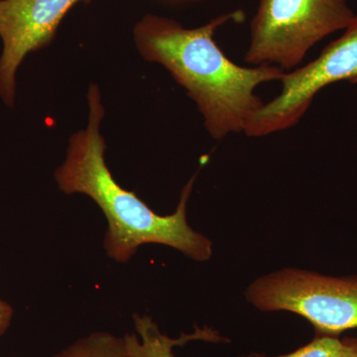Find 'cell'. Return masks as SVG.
Returning a JSON list of instances; mask_svg holds the SVG:
<instances>
[{
	"instance_id": "obj_1",
	"label": "cell",
	"mask_w": 357,
	"mask_h": 357,
	"mask_svg": "<svg viewBox=\"0 0 357 357\" xmlns=\"http://www.w3.org/2000/svg\"><path fill=\"white\" fill-rule=\"evenodd\" d=\"M243 20V11L236 10L188 29L177 21L147 15L134 29L141 56L164 66L187 89L203 114L206 130L218 140L230 133L243 132L264 103L255 95V89L280 81L285 74L275 66L243 67L225 56L215 42V31L229 21Z\"/></svg>"
},
{
	"instance_id": "obj_2",
	"label": "cell",
	"mask_w": 357,
	"mask_h": 357,
	"mask_svg": "<svg viewBox=\"0 0 357 357\" xmlns=\"http://www.w3.org/2000/svg\"><path fill=\"white\" fill-rule=\"evenodd\" d=\"M88 102V126L70 137L55 180L65 194L86 195L102 211L107 222L102 243L107 256L115 262L128 263L140 246L153 243L177 249L195 261H208L213 243L187 222V203L196 175L182 190L175 213H155L135 192L122 188L105 163V142L100 132L105 109L96 84L89 86Z\"/></svg>"
},
{
	"instance_id": "obj_3",
	"label": "cell",
	"mask_w": 357,
	"mask_h": 357,
	"mask_svg": "<svg viewBox=\"0 0 357 357\" xmlns=\"http://www.w3.org/2000/svg\"><path fill=\"white\" fill-rule=\"evenodd\" d=\"M347 0H259L244 60L290 72L325 37L354 18Z\"/></svg>"
},
{
	"instance_id": "obj_4",
	"label": "cell",
	"mask_w": 357,
	"mask_h": 357,
	"mask_svg": "<svg viewBox=\"0 0 357 357\" xmlns=\"http://www.w3.org/2000/svg\"><path fill=\"white\" fill-rule=\"evenodd\" d=\"M245 297L262 312L299 314L314 326L316 335L340 337L357 328V276L286 268L256 279Z\"/></svg>"
},
{
	"instance_id": "obj_5",
	"label": "cell",
	"mask_w": 357,
	"mask_h": 357,
	"mask_svg": "<svg viewBox=\"0 0 357 357\" xmlns=\"http://www.w3.org/2000/svg\"><path fill=\"white\" fill-rule=\"evenodd\" d=\"M344 30L316 60L285 72L280 95L263 103L251 117L244 129L246 135L262 137L287 130L304 116L321 89L337 82L357 84V15Z\"/></svg>"
},
{
	"instance_id": "obj_6",
	"label": "cell",
	"mask_w": 357,
	"mask_h": 357,
	"mask_svg": "<svg viewBox=\"0 0 357 357\" xmlns=\"http://www.w3.org/2000/svg\"><path fill=\"white\" fill-rule=\"evenodd\" d=\"M79 1L84 0H0V96L6 105L15 102L16 73L26 56L50 43Z\"/></svg>"
},
{
	"instance_id": "obj_7",
	"label": "cell",
	"mask_w": 357,
	"mask_h": 357,
	"mask_svg": "<svg viewBox=\"0 0 357 357\" xmlns=\"http://www.w3.org/2000/svg\"><path fill=\"white\" fill-rule=\"evenodd\" d=\"M53 357H132L126 340L114 333H89L70 344Z\"/></svg>"
},
{
	"instance_id": "obj_8",
	"label": "cell",
	"mask_w": 357,
	"mask_h": 357,
	"mask_svg": "<svg viewBox=\"0 0 357 357\" xmlns=\"http://www.w3.org/2000/svg\"><path fill=\"white\" fill-rule=\"evenodd\" d=\"M140 338L132 335L128 340V351L132 357H175L173 349L191 340L190 335L171 340L160 332L153 321L141 324L137 328Z\"/></svg>"
},
{
	"instance_id": "obj_9",
	"label": "cell",
	"mask_w": 357,
	"mask_h": 357,
	"mask_svg": "<svg viewBox=\"0 0 357 357\" xmlns=\"http://www.w3.org/2000/svg\"><path fill=\"white\" fill-rule=\"evenodd\" d=\"M342 349L344 342L340 337L316 335L309 344L283 356H267L265 354L252 352L237 357H340Z\"/></svg>"
},
{
	"instance_id": "obj_10",
	"label": "cell",
	"mask_w": 357,
	"mask_h": 357,
	"mask_svg": "<svg viewBox=\"0 0 357 357\" xmlns=\"http://www.w3.org/2000/svg\"><path fill=\"white\" fill-rule=\"evenodd\" d=\"M13 307L6 302L0 300V337L6 332L13 318Z\"/></svg>"
},
{
	"instance_id": "obj_11",
	"label": "cell",
	"mask_w": 357,
	"mask_h": 357,
	"mask_svg": "<svg viewBox=\"0 0 357 357\" xmlns=\"http://www.w3.org/2000/svg\"><path fill=\"white\" fill-rule=\"evenodd\" d=\"M342 340L344 342V349L340 357H357V338L344 337Z\"/></svg>"
}]
</instances>
